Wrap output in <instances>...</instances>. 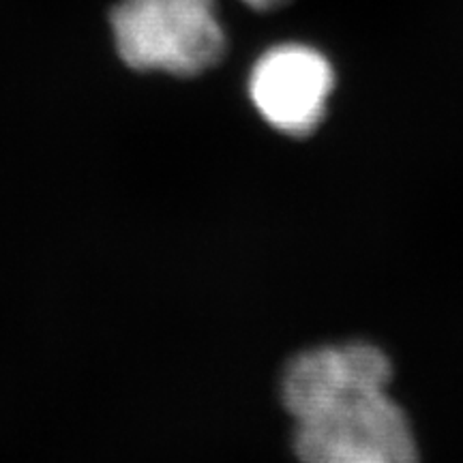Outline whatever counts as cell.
<instances>
[{"label":"cell","mask_w":463,"mask_h":463,"mask_svg":"<svg viewBox=\"0 0 463 463\" xmlns=\"http://www.w3.org/2000/svg\"><path fill=\"white\" fill-rule=\"evenodd\" d=\"M392 369L369 344L316 347L283 373L303 463H420L408 416L389 395Z\"/></svg>","instance_id":"cell-1"},{"label":"cell","mask_w":463,"mask_h":463,"mask_svg":"<svg viewBox=\"0 0 463 463\" xmlns=\"http://www.w3.org/2000/svg\"><path fill=\"white\" fill-rule=\"evenodd\" d=\"M242 3L256 11H270V9H279L281 5L288 3V0H242Z\"/></svg>","instance_id":"cell-4"},{"label":"cell","mask_w":463,"mask_h":463,"mask_svg":"<svg viewBox=\"0 0 463 463\" xmlns=\"http://www.w3.org/2000/svg\"><path fill=\"white\" fill-rule=\"evenodd\" d=\"M335 86L331 62L300 43H283L258 58L249 75V95L277 131L305 137L316 131Z\"/></svg>","instance_id":"cell-3"},{"label":"cell","mask_w":463,"mask_h":463,"mask_svg":"<svg viewBox=\"0 0 463 463\" xmlns=\"http://www.w3.org/2000/svg\"><path fill=\"white\" fill-rule=\"evenodd\" d=\"M109 26L116 52L136 71L194 78L225 54L217 0H120Z\"/></svg>","instance_id":"cell-2"}]
</instances>
